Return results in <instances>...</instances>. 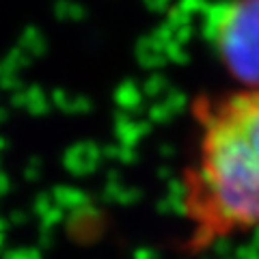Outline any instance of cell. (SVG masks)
Returning <instances> with one entry per match:
<instances>
[{
  "mask_svg": "<svg viewBox=\"0 0 259 259\" xmlns=\"http://www.w3.org/2000/svg\"><path fill=\"white\" fill-rule=\"evenodd\" d=\"M207 35L225 69L259 93V0H225L209 13Z\"/></svg>",
  "mask_w": 259,
  "mask_h": 259,
  "instance_id": "2",
  "label": "cell"
},
{
  "mask_svg": "<svg viewBox=\"0 0 259 259\" xmlns=\"http://www.w3.org/2000/svg\"><path fill=\"white\" fill-rule=\"evenodd\" d=\"M194 115L199 143L186 175V209L197 240L259 229V93L207 97Z\"/></svg>",
  "mask_w": 259,
  "mask_h": 259,
  "instance_id": "1",
  "label": "cell"
}]
</instances>
